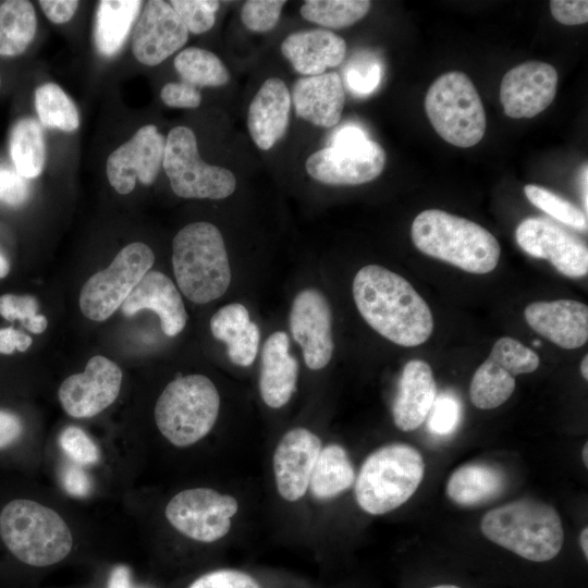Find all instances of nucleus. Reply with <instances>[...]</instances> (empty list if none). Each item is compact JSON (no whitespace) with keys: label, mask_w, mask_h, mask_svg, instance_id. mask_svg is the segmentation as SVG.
<instances>
[{"label":"nucleus","mask_w":588,"mask_h":588,"mask_svg":"<svg viewBox=\"0 0 588 588\" xmlns=\"http://www.w3.org/2000/svg\"><path fill=\"white\" fill-rule=\"evenodd\" d=\"M353 297L364 320L397 345H420L433 331V317L425 299L406 279L382 266L358 270Z\"/></svg>","instance_id":"nucleus-1"},{"label":"nucleus","mask_w":588,"mask_h":588,"mask_svg":"<svg viewBox=\"0 0 588 588\" xmlns=\"http://www.w3.org/2000/svg\"><path fill=\"white\" fill-rule=\"evenodd\" d=\"M411 235L418 250L466 272L488 273L499 262L501 248L493 234L474 221L443 210L418 213Z\"/></svg>","instance_id":"nucleus-2"},{"label":"nucleus","mask_w":588,"mask_h":588,"mask_svg":"<svg viewBox=\"0 0 588 588\" xmlns=\"http://www.w3.org/2000/svg\"><path fill=\"white\" fill-rule=\"evenodd\" d=\"M480 529L490 541L534 562L552 560L564 542L556 510L534 499H520L490 510L482 517Z\"/></svg>","instance_id":"nucleus-3"},{"label":"nucleus","mask_w":588,"mask_h":588,"mask_svg":"<svg viewBox=\"0 0 588 588\" xmlns=\"http://www.w3.org/2000/svg\"><path fill=\"white\" fill-rule=\"evenodd\" d=\"M172 265L181 292L196 304L222 296L231 283V268L223 237L209 222H193L172 242Z\"/></svg>","instance_id":"nucleus-4"},{"label":"nucleus","mask_w":588,"mask_h":588,"mask_svg":"<svg viewBox=\"0 0 588 588\" xmlns=\"http://www.w3.org/2000/svg\"><path fill=\"white\" fill-rule=\"evenodd\" d=\"M425 462L418 450L391 443L370 453L355 478V499L370 515L387 514L404 504L418 489Z\"/></svg>","instance_id":"nucleus-5"},{"label":"nucleus","mask_w":588,"mask_h":588,"mask_svg":"<svg viewBox=\"0 0 588 588\" xmlns=\"http://www.w3.org/2000/svg\"><path fill=\"white\" fill-rule=\"evenodd\" d=\"M0 537L15 558L32 566L56 564L73 546L72 532L56 511L25 499L1 510Z\"/></svg>","instance_id":"nucleus-6"},{"label":"nucleus","mask_w":588,"mask_h":588,"mask_svg":"<svg viewBox=\"0 0 588 588\" xmlns=\"http://www.w3.org/2000/svg\"><path fill=\"white\" fill-rule=\"evenodd\" d=\"M219 408L220 395L213 382L203 375H188L174 379L161 392L155 420L170 443L186 448L210 432Z\"/></svg>","instance_id":"nucleus-7"},{"label":"nucleus","mask_w":588,"mask_h":588,"mask_svg":"<svg viewBox=\"0 0 588 588\" xmlns=\"http://www.w3.org/2000/svg\"><path fill=\"white\" fill-rule=\"evenodd\" d=\"M425 110L434 131L454 146H475L485 135V108L473 82L463 72L439 76L427 90Z\"/></svg>","instance_id":"nucleus-8"},{"label":"nucleus","mask_w":588,"mask_h":588,"mask_svg":"<svg viewBox=\"0 0 588 588\" xmlns=\"http://www.w3.org/2000/svg\"><path fill=\"white\" fill-rule=\"evenodd\" d=\"M162 167L175 195L182 198L222 199L236 187L234 174L200 159L195 133L173 127L166 139Z\"/></svg>","instance_id":"nucleus-9"},{"label":"nucleus","mask_w":588,"mask_h":588,"mask_svg":"<svg viewBox=\"0 0 588 588\" xmlns=\"http://www.w3.org/2000/svg\"><path fill=\"white\" fill-rule=\"evenodd\" d=\"M155 262L152 249L134 242L123 247L111 265L93 274L79 294L82 314L94 321H105L123 304Z\"/></svg>","instance_id":"nucleus-10"},{"label":"nucleus","mask_w":588,"mask_h":588,"mask_svg":"<svg viewBox=\"0 0 588 588\" xmlns=\"http://www.w3.org/2000/svg\"><path fill=\"white\" fill-rule=\"evenodd\" d=\"M237 511L238 503L234 497L210 488H192L169 501L166 517L185 537L210 543L230 531Z\"/></svg>","instance_id":"nucleus-11"},{"label":"nucleus","mask_w":588,"mask_h":588,"mask_svg":"<svg viewBox=\"0 0 588 588\" xmlns=\"http://www.w3.org/2000/svg\"><path fill=\"white\" fill-rule=\"evenodd\" d=\"M539 363L538 355L516 339L500 338L471 378V403L480 409L497 408L513 394L515 377L535 371Z\"/></svg>","instance_id":"nucleus-12"},{"label":"nucleus","mask_w":588,"mask_h":588,"mask_svg":"<svg viewBox=\"0 0 588 588\" xmlns=\"http://www.w3.org/2000/svg\"><path fill=\"white\" fill-rule=\"evenodd\" d=\"M520 248L536 258L549 260L563 275L581 278L588 272V249L580 237L551 219H524L515 231Z\"/></svg>","instance_id":"nucleus-13"},{"label":"nucleus","mask_w":588,"mask_h":588,"mask_svg":"<svg viewBox=\"0 0 588 588\" xmlns=\"http://www.w3.org/2000/svg\"><path fill=\"white\" fill-rule=\"evenodd\" d=\"M387 156L376 142L366 139L341 146H329L311 154L306 171L316 181L329 185H359L378 177Z\"/></svg>","instance_id":"nucleus-14"},{"label":"nucleus","mask_w":588,"mask_h":588,"mask_svg":"<svg viewBox=\"0 0 588 588\" xmlns=\"http://www.w3.org/2000/svg\"><path fill=\"white\" fill-rule=\"evenodd\" d=\"M166 138L154 124H147L108 157L106 173L111 186L122 195L130 194L137 180L152 184L160 171Z\"/></svg>","instance_id":"nucleus-15"},{"label":"nucleus","mask_w":588,"mask_h":588,"mask_svg":"<svg viewBox=\"0 0 588 588\" xmlns=\"http://www.w3.org/2000/svg\"><path fill=\"white\" fill-rule=\"evenodd\" d=\"M122 383L120 367L109 358L91 357L85 370L68 377L58 391L66 414L74 418L94 417L118 397Z\"/></svg>","instance_id":"nucleus-16"},{"label":"nucleus","mask_w":588,"mask_h":588,"mask_svg":"<svg viewBox=\"0 0 588 588\" xmlns=\"http://www.w3.org/2000/svg\"><path fill=\"white\" fill-rule=\"evenodd\" d=\"M188 30L171 4L162 0L147 1L132 36V52L145 65H157L182 48Z\"/></svg>","instance_id":"nucleus-17"},{"label":"nucleus","mask_w":588,"mask_h":588,"mask_svg":"<svg viewBox=\"0 0 588 588\" xmlns=\"http://www.w3.org/2000/svg\"><path fill=\"white\" fill-rule=\"evenodd\" d=\"M290 330L303 350L308 368L318 370L328 365L334 344L331 310L321 292L306 289L295 296L290 313Z\"/></svg>","instance_id":"nucleus-18"},{"label":"nucleus","mask_w":588,"mask_h":588,"mask_svg":"<svg viewBox=\"0 0 588 588\" xmlns=\"http://www.w3.org/2000/svg\"><path fill=\"white\" fill-rule=\"evenodd\" d=\"M558 72L548 63L527 61L507 71L500 86L504 113L513 119L534 118L554 100Z\"/></svg>","instance_id":"nucleus-19"},{"label":"nucleus","mask_w":588,"mask_h":588,"mask_svg":"<svg viewBox=\"0 0 588 588\" xmlns=\"http://www.w3.org/2000/svg\"><path fill=\"white\" fill-rule=\"evenodd\" d=\"M321 449L319 437L306 428H294L283 434L272 458L281 498L295 502L305 495Z\"/></svg>","instance_id":"nucleus-20"},{"label":"nucleus","mask_w":588,"mask_h":588,"mask_svg":"<svg viewBox=\"0 0 588 588\" xmlns=\"http://www.w3.org/2000/svg\"><path fill=\"white\" fill-rule=\"evenodd\" d=\"M524 317L534 331L562 348H578L588 340V307L580 302H535Z\"/></svg>","instance_id":"nucleus-21"},{"label":"nucleus","mask_w":588,"mask_h":588,"mask_svg":"<svg viewBox=\"0 0 588 588\" xmlns=\"http://www.w3.org/2000/svg\"><path fill=\"white\" fill-rule=\"evenodd\" d=\"M125 316L150 309L159 319L163 333L175 336L184 329L187 314L171 279L160 271H148L121 305Z\"/></svg>","instance_id":"nucleus-22"},{"label":"nucleus","mask_w":588,"mask_h":588,"mask_svg":"<svg viewBox=\"0 0 588 588\" xmlns=\"http://www.w3.org/2000/svg\"><path fill=\"white\" fill-rule=\"evenodd\" d=\"M290 94L298 118L320 127H332L340 121L345 90L336 72L302 76Z\"/></svg>","instance_id":"nucleus-23"},{"label":"nucleus","mask_w":588,"mask_h":588,"mask_svg":"<svg viewBox=\"0 0 588 588\" xmlns=\"http://www.w3.org/2000/svg\"><path fill=\"white\" fill-rule=\"evenodd\" d=\"M291 94L279 77H270L254 96L247 113V127L256 146L269 150L286 132Z\"/></svg>","instance_id":"nucleus-24"},{"label":"nucleus","mask_w":588,"mask_h":588,"mask_svg":"<svg viewBox=\"0 0 588 588\" xmlns=\"http://www.w3.org/2000/svg\"><path fill=\"white\" fill-rule=\"evenodd\" d=\"M436 397L437 385L430 365L421 359L407 362L402 370L392 406L395 426L402 431H413L420 427Z\"/></svg>","instance_id":"nucleus-25"},{"label":"nucleus","mask_w":588,"mask_h":588,"mask_svg":"<svg viewBox=\"0 0 588 588\" xmlns=\"http://www.w3.org/2000/svg\"><path fill=\"white\" fill-rule=\"evenodd\" d=\"M281 51L297 73L314 76L343 62L346 42L333 32L311 28L290 34L282 41Z\"/></svg>","instance_id":"nucleus-26"},{"label":"nucleus","mask_w":588,"mask_h":588,"mask_svg":"<svg viewBox=\"0 0 588 588\" xmlns=\"http://www.w3.org/2000/svg\"><path fill=\"white\" fill-rule=\"evenodd\" d=\"M289 347V336L282 331L272 333L262 347L259 391L271 408L284 406L296 389L298 364Z\"/></svg>","instance_id":"nucleus-27"},{"label":"nucleus","mask_w":588,"mask_h":588,"mask_svg":"<svg viewBox=\"0 0 588 588\" xmlns=\"http://www.w3.org/2000/svg\"><path fill=\"white\" fill-rule=\"evenodd\" d=\"M212 335L228 345L230 359L238 366L252 365L257 356L260 332L240 303L221 307L210 319Z\"/></svg>","instance_id":"nucleus-28"},{"label":"nucleus","mask_w":588,"mask_h":588,"mask_svg":"<svg viewBox=\"0 0 588 588\" xmlns=\"http://www.w3.org/2000/svg\"><path fill=\"white\" fill-rule=\"evenodd\" d=\"M506 487V476L497 465L474 462L453 471L446 494L461 506L482 505L497 499Z\"/></svg>","instance_id":"nucleus-29"},{"label":"nucleus","mask_w":588,"mask_h":588,"mask_svg":"<svg viewBox=\"0 0 588 588\" xmlns=\"http://www.w3.org/2000/svg\"><path fill=\"white\" fill-rule=\"evenodd\" d=\"M140 0H101L98 2L94 41L99 53L114 56L124 45L140 14Z\"/></svg>","instance_id":"nucleus-30"},{"label":"nucleus","mask_w":588,"mask_h":588,"mask_svg":"<svg viewBox=\"0 0 588 588\" xmlns=\"http://www.w3.org/2000/svg\"><path fill=\"white\" fill-rule=\"evenodd\" d=\"M354 481V467L345 449L339 444L322 448L309 481L313 497L320 501L335 498Z\"/></svg>","instance_id":"nucleus-31"},{"label":"nucleus","mask_w":588,"mask_h":588,"mask_svg":"<svg viewBox=\"0 0 588 588\" xmlns=\"http://www.w3.org/2000/svg\"><path fill=\"white\" fill-rule=\"evenodd\" d=\"M37 17L26 0H8L0 4V56L17 57L33 42Z\"/></svg>","instance_id":"nucleus-32"},{"label":"nucleus","mask_w":588,"mask_h":588,"mask_svg":"<svg viewBox=\"0 0 588 588\" xmlns=\"http://www.w3.org/2000/svg\"><path fill=\"white\" fill-rule=\"evenodd\" d=\"M10 156L15 170L25 179H35L44 170L46 143L40 123L33 118L15 122L10 135Z\"/></svg>","instance_id":"nucleus-33"},{"label":"nucleus","mask_w":588,"mask_h":588,"mask_svg":"<svg viewBox=\"0 0 588 588\" xmlns=\"http://www.w3.org/2000/svg\"><path fill=\"white\" fill-rule=\"evenodd\" d=\"M173 63L182 82L196 88L220 87L230 81V72L220 58L203 48L183 49Z\"/></svg>","instance_id":"nucleus-34"},{"label":"nucleus","mask_w":588,"mask_h":588,"mask_svg":"<svg viewBox=\"0 0 588 588\" xmlns=\"http://www.w3.org/2000/svg\"><path fill=\"white\" fill-rule=\"evenodd\" d=\"M35 109L44 126L64 132H73L79 126V114L74 102L54 83H45L36 88Z\"/></svg>","instance_id":"nucleus-35"},{"label":"nucleus","mask_w":588,"mask_h":588,"mask_svg":"<svg viewBox=\"0 0 588 588\" xmlns=\"http://www.w3.org/2000/svg\"><path fill=\"white\" fill-rule=\"evenodd\" d=\"M368 0H306L301 15L310 22L329 28H343L362 20L368 13Z\"/></svg>","instance_id":"nucleus-36"},{"label":"nucleus","mask_w":588,"mask_h":588,"mask_svg":"<svg viewBox=\"0 0 588 588\" xmlns=\"http://www.w3.org/2000/svg\"><path fill=\"white\" fill-rule=\"evenodd\" d=\"M524 192L528 200L537 208L579 232H587V213L567 199L559 196L550 189L535 184H527Z\"/></svg>","instance_id":"nucleus-37"},{"label":"nucleus","mask_w":588,"mask_h":588,"mask_svg":"<svg viewBox=\"0 0 588 588\" xmlns=\"http://www.w3.org/2000/svg\"><path fill=\"white\" fill-rule=\"evenodd\" d=\"M38 303L32 295L3 294L0 296V315L9 320H20L33 333H42L48 324L44 315L37 314Z\"/></svg>","instance_id":"nucleus-38"},{"label":"nucleus","mask_w":588,"mask_h":588,"mask_svg":"<svg viewBox=\"0 0 588 588\" xmlns=\"http://www.w3.org/2000/svg\"><path fill=\"white\" fill-rule=\"evenodd\" d=\"M180 16L188 33L208 32L216 22L220 2L215 0H172L169 2Z\"/></svg>","instance_id":"nucleus-39"},{"label":"nucleus","mask_w":588,"mask_h":588,"mask_svg":"<svg viewBox=\"0 0 588 588\" xmlns=\"http://www.w3.org/2000/svg\"><path fill=\"white\" fill-rule=\"evenodd\" d=\"M462 408L456 396L451 393L439 394L428 414L427 428L439 437L453 433L461 421Z\"/></svg>","instance_id":"nucleus-40"},{"label":"nucleus","mask_w":588,"mask_h":588,"mask_svg":"<svg viewBox=\"0 0 588 588\" xmlns=\"http://www.w3.org/2000/svg\"><path fill=\"white\" fill-rule=\"evenodd\" d=\"M284 0H248L241 10L245 27L255 33L271 30L278 23Z\"/></svg>","instance_id":"nucleus-41"},{"label":"nucleus","mask_w":588,"mask_h":588,"mask_svg":"<svg viewBox=\"0 0 588 588\" xmlns=\"http://www.w3.org/2000/svg\"><path fill=\"white\" fill-rule=\"evenodd\" d=\"M59 443L63 452L75 464L91 465L99 460V450L88 434L78 427L70 426L65 428L60 437Z\"/></svg>","instance_id":"nucleus-42"},{"label":"nucleus","mask_w":588,"mask_h":588,"mask_svg":"<svg viewBox=\"0 0 588 588\" xmlns=\"http://www.w3.org/2000/svg\"><path fill=\"white\" fill-rule=\"evenodd\" d=\"M188 588H264L252 574L236 568H220L196 578Z\"/></svg>","instance_id":"nucleus-43"},{"label":"nucleus","mask_w":588,"mask_h":588,"mask_svg":"<svg viewBox=\"0 0 588 588\" xmlns=\"http://www.w3.org/2000/svg\"><path fill=\"white\" fill-rule=\"evenodd\" d=\"M28 196L27 179L16 170L0 167V203L16 207L24 204Z\"/></svg>","instance_id":"nucleus-44"},{"label":"nucleus","mask_w":588,"mask_h":588,"mask_svg":"<svg viewBox=\"0 0 588 588\" xmlns=\"http://www.w3.org/2000/svg\"><path fill=\"white\" fill-rule=\"evenodd\" d=\"M160 98L168 107L181 109H194L201 102L199 89L184 82L167 83L161 88Z\"/></svg>","instance_id":"nucleus-45"},{"label":"nucleus","mask_w":588,"mask_h":588,"mask_svg":"<svg viewBox=\"0 0 588 588\" xmlns=\"http://www.w3.org/2000/svg\"><path fill=\"white\" fill-rule=\"evenodd\" d=\"M550 10L553 17L564 25H580L588 21L586 0H552Z\"/></svg>","instance_id":"nucleus-46"},{"label":"nucleus","mask_w":588,"mask_h":588,"mask_svg":"<svg viewBox=\"0 0 588 588\" xmlns=\"http://www.w3.org/2000/svg\"><path fill=\"white\" fill-rule=\"evenodd\" d=\"M347 86L360 95H366L375 90L381 79V68L379 64H371L367 69L352 68L346 75Z\"/></svg>","instance_id":"nucleus-47"},{"label":"nucleus","mask_w":588,"mask_h":588,"mask_svg":"<svg viewBox=\"0 0 588 588\" xmlns=\"http://www.w3.org/2000/svg\"><path fill=\"white\" fill-rule=\"evenodd\" d=\"M61 480L65 491L73 497L82 498L90 492V480L77 465H66L62 470Z\"/></svg>","instance_id":"nucleus-48"},{"label":"nucleus","mask_w":588,"mask_h":588,"mask_svg":"<svg viewBox=\"0 0 588 588\" xmlns=\"http://www.w3.org/2000/svg\"><path fill=\"white\" fill-rule=\"evenodd\" d=\"M78 1L74 0H40L39 5L45 15L54 24L69 22L77 10Z\"/></svg>","instance_id":"nucleus-49"},{"label":"nucleus","mask_w":588,"mask_h":588,"mask_svg":"<svg viewBox=\"0 0 588 588\" xmlns=\"http://www.w3.org/2000/svg\"><path fill=\"white\" fill-rule=\"evenodd\" d=\"M23 432L20 417L11 412L0 409V450L13 444Z\"/></svg>","instance_id":"nucleus-50"},{"label":"nucleus","mask_w":588,"mask_h":588,"mask_svg":"<svg viewBox=\"0 0 588 588\" xmlns=\"http://www.w3.org/2000/svg\"><path fill=\"white\" fill-rule=\"evenodd\" d=\"M32 338L13 328L0 329V353L12 354L15 350L25 352L32 345Z\"/></svg>","instance_id":"nucleus-51"},{"label":"nucleus","mask_w":588,"mask_h":588,"mask_svg":"<svg viewBox=\"0 0 588 588\" xmlns=\"http://www.w3.org/2000/svg\"><path fill=\"white\" fill-rule=\"evenodd\" d=\"M366 139H368V137L362 128L348 125L340 128L335 133L331 144L332 146H341L359 143Z\"/></svg>","instance_id":"nucleus-52"},{"label":"nucleus","mask_w":588,"mask_h":588,"mask_svg":"<svg viewBox=\"0 0 588 588\" xmlns=\"http://www.w3.org/2000/svg\"><path fill=\"white\" fill-rule=\"evenodd\" d=\"M107 588H145L134 586L131 580L130 568L125 565H117L110 573Z\"/></svg>","instance_id":"nucleus-53"},{"label":"nucleus","mask_w":588,"mask_h":588,"mask_svg":"<svg viewBox=\"0 0 588 588\" xmlns=\"http://www.w3.org/2000/svg\"><path fill=\"white\" fill-rule=\"evenodd\" d=\"M587 163H585L584 168H583V171H581V176H580V192H581V200H583V205H584V209H585V212L587 213V210H588V195H587V182H588V176H587Z\"/></svg>","instance_id":"nucleus-54"},{"label":"nucleus","mask_w":588,"mask_h":588,"mask_svg":"<svg viewBox=\"0 0 588 588\" xmlns=\"http://www.w3.org/2000/svg\"><path fill=\"white\" fill-rule=\"evenodd\" d=\"M579 542H580V548L583 550V553L587 560L588 559V528L587 527H585L581 530Z\"/></svg>","instance_id":"nucleus-55"},{"label":"nucleus","mask_w":588,"mask_h":588,"mask_svg":"<svg viewBox=\"0 0 588 588\" xmlns=\"http://www.w3.org/2000/svg\"><path fill=\"white\" fill-rule=\"evenodd\" d=\"M10 271V265L5 257L0 253V279L8 275Z\"/></svg>","instance_id":"nucleus-56"},{"label":"nucleus","mask_w":588,"mask_h":588,"mask_svg":"<svg viewBox=\"0 0 588 588\" xmlns=\"http://www.w3.org/2000/svg\"><path fill=\"white\" fill-rule=\"evenodd\" d=\"M580 371H581V376L587 380L588 379V355H585V357L581 360Z\"/></svg>","instance_id":"nucleus-57"},{"label":"nucleus","mask_w":588,"mask_h":588,"mask_svg":"<svg viewBox=\"0 0 588 588\" xmlns=\"http://www.w3.org/2000/svg\"><path fill=\"white\" fill-rule=\"evenodd\" d=\"M583 461L585 466H588V444L586 443L583 449Z\"/></svg>","instance_id":"nucleus-58"},{"label":"nucleus","mask_w":588,"mask_h":588,"mask_svg":"<svg viewBox=\"0 0 588 588\" xmlns=\"http://www.w3.org/2000/svg\"><path fill=\"white\" fill-rule=\"evenodd\" d=\"M431 588H460L455 585H450V584H445V585H438V586H434V587H431Z\"/></svg>","instance_id":"nucleus-59"},{"label":"nucleus","mask_w":588,"mask_h":588,"mask_svg":"<svg viewBox=\"0 0 588 588\" xmlns=\"http://www.w3.org/2000/svg\"><path fill=\"white\" fill-rule=\"evenodd\" d=\"M534 344H535L536 346H538V345H540V341H535Z\"/></svg>","instance_id":"nucleus-60"},{"label":"nucleus","mask_w":588,"mask_h":588,"mask_svg":"<svg viewBox=\"0 0 588 588\" xmlns=\"http://www.w3.org/2000/svg\"><path fill=\"white\" fill-rule=\"evenodd\" d=\"M0 87H1V78H0Z\"/></svg>","instance_id":"nucleus-61"}]
</instances>
